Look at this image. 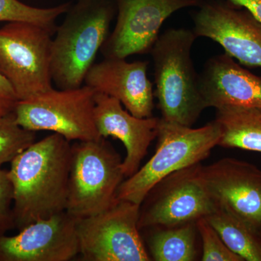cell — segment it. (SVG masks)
I'll use <instances>...</instances> for the list:
<instances>
[{"mask_svg":"<svg viewBox=\"0 0 261 261\" xmlns=\"http://www.w3.org/2000/svg\"><path fill=\"white\" fill-rule=\"evenodd\" d=\"M71 154L70 141L53 133L34 142L12 161L8 172L19 229L66 211Z\"/></svg>","mask_w":261,"mask_h":261,"instance_id":"1","label":"cell"},{"mask_svg":"<svg viewBox=\"0 0 261 261\" xmlns=\"http://www.w3.org/2000/svg\"><path fill=\"white\" fill-rule=\"evenodd\" d=\"M113 0H77L57 27L51 48V76L58 89L78 88L110 34Z\"/></svg>","mask_w":261,"mask_h":261,"instance_id":"2","label":"cell"},{"mask_svg":"<svg viewBox=\"0 0 261 261\" xmlns=\"http://www.w3.org/2000/svg\"><path fill=\"white\" fill-rule=\"evenodd\" d=\"M197 38L190 29H167L159 34L149 53L154 65V95L161 118L190 127L206 109L200 75L192 58Z\"/></svg>","mask_w":261,"mask_h":261,"instance_id":"3","label":"cell"},{"mask_svg":"<svg viewBox=\"0 0 261 261\" xmlns=\"http://www.w3.org/2000/svg\"><path fill=\"white\" fill-rule=\"evenodd\" d=\"M221 135V128L215 121L193 128L161 118L153 156L122 182L117 199L141 205L152 187L163 178L207 159L219 145Z\"/></svg>","mask_w":261,"mask_h":261,"instance_id":"4","label":"cell"},{"mask_svg":"<svg viewBox=\"0 0 261 261\" xmlns=\"http://www.w3.org/2000/svg\"><path fill=\"white\" fill-rule=\"evenodd\" d=\"M123 160L100 137L72 145L66 212L82 219L108 210L118 201L117 192L125 176Z\"/></svg>","mask_w":261,"mask_h":261,"instance_id":"5","label":"cell"},{"mask_svg":"<svg viewBox=\"0 0 261 261\" xmlns=\"http://www.w3.org/2000/svg\"><path fill=\"white\" fill-rule=\"evenodd\" d=\"M97 92L89 86L55 89L18 100L15 121L33 132L49 130L68 141H88L100 138L94 121Z\"/></svg>","mask_w":261,"mask_h":261,"instance_id":"6","label":"cell"},{"mask_svg":"<svg viewBox=\"0 0 261 261\" xmlns=\"http://www.w3.org/2000/svg\"><path fill=\"white\" fill-rule=\"evenodd\" d=\"M54 32L37 24L8 22L0 28V73L23 100L53 88Z\"/></svg>","mask_w":261,"mask_h":261,"instance_id":"7","label":"cell"},{"mask_svg":"<svg viewBox=\"0 0 261 261\" xmlns=\"http://www.w3.org/2000/svg\"><path fill=\"white\" fill-rule=\"evenodd\" d=\"M202 168V163H196L158 182L140 205V230L196 222L217 210Z\"/></svg>","mask_w":261,"mask_h":261,"instance_id":"8","label":"cell"},{"mask_svg":"<svg viewBox=\"0 0 261 261\" xmlns=\"http://www.w3.org/2000/svg\"><path fill=\"white\" fill-rule=\"evenodd\" d=\"M140 205L118 200L101 214L79 219L80 253L87 261H149L139 228Z\"/></svg>","mask_w":261,"mask_h":261,"instance_id":"9","label":"cell"},{"mask_svg":"<svg viewBox=\"0 0 261 261\" xmlns=\"http://www.w3.org/2000/svg\"><path fill=\"white\" fill-rule=\"evenodd\" d=\"M205 0H113L117 20L100 49L106 58H126L150 53L168 17Z\"/></svg>","mask_w":261,"mask_h":261,"instance_id":"10","label":"cell"},{"mask_svg":"<svg viewBox=\"0 0 261 261\" xmlns=\"http://www.w3.org/2000/svg\"><path fill=\"white\" fill-rule=\"evenodd\" d=\"M195 35L217 42L225 53L249 68H261V23L228 0H209L193 15Z\"/></svg>","mask_w":261,"mask_h":261,"instance_id":"11","label":"cell"},{"mask_svg":"<svg viewBox=\"0 0 261 261\" xmlns=\"http://www.w3.org/2000/svg\"><path fill=\"white\" fill-rule=\"evenodd\" d=\"M207 190L220 207L228 211L261 239V170L233 158L202 166Z\"/></svg>","mask_w":261,"mask_h":261,"instance_id":"12","label":"cell"},{"mask_svg":"<svg viewBox=\"0 0 261 261\" xmlns=\"http://www.w3.org/2000/svg\"><path fill=\"white\" fill-rule=\"evenodd\" d=\"M77 221L66 211L0 235V260L68 261L80 253Z\"/></svg>","mask_w":261,"mask_h":261,"instance_id":"13","label":"cell"},{"mask_svg":"<svg viewBox=\"0 0 261 261\" xmlns=\"http://www.w3.org/2000/svg\"><path fill=\"white\" fill-rule=\"evenodd\" d=\"M126 58H106L94 63L84 84L97 93L120 101L125 109L138 118L152 116L153 84L147 76V61L128 62Z\"/></svg>","mask_w":261,"mask_h":261,"instance_id":"14","label":"cell"},{"mask_svg":"<svg viewBox=\"0 0 261 261\" xmlns=\"http://www.w3.org/2000/svg\"><path fill=\"white\" fill-rule=\"evenodd\" d=\"M94 121L100 137H112L121 141L126 148L122 167L126 178L140 168L150 144L157 138L161 118L133 116L115 98L96 93Z\"/></svg>","mask_w":261,"mask_h":261,"instance_id":"15","label":"cell"},{"mask_svg":"<svg viewBox=\"0 0 261 261\" xmlns=\"http://www.w3.org/2000/svg\"><path fill=\"white\" fill-rule=\"evenodd\" d=\"M199 75L206 108H261V77L226 53L209 58Z\"/></svg>","mask_w":261,"mask_h":261,"instance_id":"16","label":"cell"},{"mask_svg":"<svg viewBox=\"0 0 261 261\" xmlns=\"http://www.w3.org/2000/svg\"><path fill=\"white\" fill-rule=\"evenodd\" d=\"M214 121L221 132L218 146L261 152V108H219Z\"/></svg>","mask_w":261,"mask_h":261,"instance_id":"17","label":"cell"},{"mask_svg":"<svg viewBox=\"0 0 261 261\" xmlns=\"http://www.w3.org/2000/svg\"><path fill=\"white\" fill-rule=\"evenodd\" d=\"M152 229L147 245L151 259L155 261L197 260L196 222Z\"/></svg>","mask_w":261,"mask_h":261,"instance_id":"18","label":"cell"},{"mask_svg":"<svg viewBox=\"0 0 261 261\" xmlns=\"http://www.w3.org/2000/svg\"><path fill=\"white\" fill-rule=\"evenodd\" d=\"M205 219L228 248L244 261H261V239L233 215L219 207Z\"/></svg>","mask_w":261,"mask_h":261,"instance_id":"19","label":"cell"},{"mask_svg":"<svg viewBox=\"0 0 261 261\" xmlns=\"http://www.w3.org/2000/svg\"><path fill=\"white\" fill-rule=\"evenodd\" d=\"M70 3L40 8L24 4L19 0H0V22H27L56 32L57 19L65 14Z\"/></svg>","mask_w":261,"mask_h":261,"instance_id":"20","label":"cell"},{"mask_svg":"<svg viewBox=\"0 0 261 261\" xmlns=\"http://www.w3.org/2000/svg\"><path fill=\"white\" fill-rule=\"evenodd\" d=\"M36 140V132L20 126L12 111L0 117V168L11 163Z\"/></svg>","mask_w":261,"mask_h":261,"instance_id":"21","label":"cell"},{"mask_svg":"<svg viewBox=\"0 0 261 261\" xmlns=\"http://www.w3.org/2000/svg\"><path fill=\"white\" fill-rule=\"evenodd\" d=\"M196 226L202 241L201 260L244 261L241 257L228 248L219 233L205 218L197 220Z\"/></svg>","mask_w":261,"mask_h":261,"instance_id":"22","label":"cell"},{"mask_svg":"<svg viewBox=\"0 0 261 261\" xmlns=\"http://www.w3.org/2000/svg\"><path fill=\"white\" fill-rule=\"evenodd\" d=\"M13 203V185L8 171L0 168V235L15 226Z\"/></svg>","mask_w":261,"mask_h":261,"instance_id":"23","label":"cell"},{"mask_svg":"<svg viewBox=\"0 0 261 261\" xmlns=\"http://www.w3.org/2000/svg\"><path fill=\"white\" fill-rule=\"evenodd\" d=\"M18 99L8 81L0 73V105L13 111Z\"/></svg>","mask_w":261,"mask_h":261,"instance_id":"24","label":"cell"},{"mask_svg":"<svg viewBox=\"0 0 261 261\" xmlns=\"http://www.w3.org/2000/svg\"><path fill=\"white\" fill-rule=\"evenodd\" d=\"M240 8L250 12L261 23V0H228Z\"/></svg>","mask_w":261,"mask_h":261,"instance_id":"25","label":"cell"},{"mask_svg":"<svg viewBox=\"0 0 261 261\" xmlns=\"http://www.w3.org/2000/svg\"><path fill=\"white\" fill-rule=\"evenodd\" d=\"M12 111H13L0 105V117L5 116V115L8 114V113L12 112Z\"/></svg>","mask_w":261,"mask_h":261,"instance_id":"26","label":"cell"}]
</instances>
